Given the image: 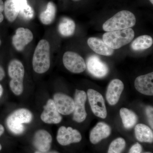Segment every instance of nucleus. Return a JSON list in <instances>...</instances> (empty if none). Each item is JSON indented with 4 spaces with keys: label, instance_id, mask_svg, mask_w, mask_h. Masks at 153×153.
<instances>
[{
    "label": "nucleus",
    "instance_id": "10",
    "mask_svg": "<svg viewBox=\"0 0 153 153\" xmlns=\"http://www.w3.org/2000/svg\"><path fill=\"white\" fill-rule=\"evenodd\" d=\"M87 68L91 74L98 78L106 76L108 72V66L106 63L95 55H91L88 58Z\"/></svg>",
    "mask_w": 153,
    "mask_h": 153
},
{
    "label": "nucleus",
    "instance_id": "22",
    "mask_svg": "<svg viewBox=\"0 0 153 153\" xmlns=\"http://www.w3.org/2000/svg\"><path fill=\"white\" fill-rule=\"evenodd\" d=\"M56 5L53 2L50 1L47 4L46 10L41 12L39 16V19L42 24L48 25L52 24L56 16Z\"/></svg>",
    "mask_w": 153,
    "mask_h": 153
},
{
    "label": "nucleus",
    "instance_id": "2",
    "mask_svg": "<svg viewBox=\"0 0 153 153\" xmlns=\"http://www.w3.org/2000/svg\"><path fill=\"white\" fill-rule=\"evenodd\" d=\"M136 22V19L134 14L130 11L124 10L107 20L102 25V28L107 32L125 30L133 27Z\"/></svg>",
    "mask_w": 153,
    "mask_h": 153
},
{
    "label": "nucleus",
    "instance_id": "13",
    "mask_svg": "<svg viewBox=\"0 0 153 153\" xmlns=\"http://www.w3.org/2000/svg\"><path fill=\"white\" fill-rule=\"evenodd\" d=\"M44 108L41 116V120L47 124L60 123L62 117L57 111L53 100H49Z\"/></svg>",
    "mask_w": 153,
    "mask_h": 153
},
{
    "label": "nucleus",
    "instance_id": "3",
    "mask_svg": "<svg viewBox=\"0 0 153 153\" xmlns=\"http://www.w3.org/2000/svg\"><path fill=\"white\" fill-rule=\"evenodd\" d=\"M8 74L11 79L10 82L11 90L16 95H21L24 91L25 70L24 65L20 60H11L8 66Z\"/></svg>",
    "mask_w": 153,
    "mask_h": 153
},
{
    "label": "nucleus",
    "instance_id": "33",
    "mask_svg": "<svg viewBox=\"0 0 153 153\" xmlns=\"http://www.w3.org/2000/svg\"><path fill=\"white\" fill-rule=\"evenodd\" d=\"M3 93V88L1 84H0V97H1Z\"/></svg>",
    "mask_w": 153,
    "mask_h": 153
},
{
    "label": "nucleus",
    "instance_id": "19",
    "mask_svg": "<svg viewBox=\"0 0 153 153\" xmlns=\"http://www.w3.org/2000/svg\"><path fill=\"white\" fill-rule=\"evenodd\" d=\"M13 1L17 11L23 19L28 21L34 18L35 12L27 0H13Z\"/></svg>",
    "mask_w": 153,
    "mask_h": 153
},
{
    "label": "nucleus",
    "instance_id": "15",
    "mask_svg": "<svg viewBox=\"0 0 153 153\" xmlns=\"http://www.w3.org/2000/svg\"><path fill=\"white\" fill-rule=\"evenodd\" d=\"M124 87L123 82L119 79H114L110 82L106 94L107 100L110 105H113L117 103Z\"/></svg>",
    "mask_w": 153,
    "mask_h": 153
},
{
    "label": "nucleus",
    "instance_id": "18",
    "mask_svg": "<svg viewBox=\"0 0 153 153\" xmlns=\"http://www.w3.org/2000/svg\"><path fill=\"white\" fill-rule=\"evenodd\" d=\"M87 43L91 49L97 54L104 56H111L114 52V49L110 47L104 41L98 38L94 37L89 38Z\"/></svg>",
    "mask_w": 153,
    "mask_h": 153
},
{
    "label": "nucleus",
    "instance_id": "29",
    "mask_svg": "<svg viewBox=\"0 0 153 153\" xmlns=\"http://www.w3.org/2000/svg\"><path fill=\"white\" fill-rule=\"evenodd\" d=\"M4 10V3L2 0H0V23L4 20V17L2 12Z\"/></svg>",
    "mask_w": 153,
    "mask_h": 153
},
{
    "label": "nucleus",
    "instance_id": "21",
    "mask_svg": "<svg viewBox=\"0 0 153 153\" xmlns=\"http://www.w3.org/2000/svg\"><path fill=\"white\" fill-rule=\"evenodd\" d=\"M76 25L72 19L64 17L61 19L58 25V31L64 37L72 36L75 32Z\"/></svg>",
    "mask_w": 153,
    "mask_h": 153
},
{
    "label": "nucleus",
    "instance_id": "37",
    "mask_svg": "<svg viewBox=\"0 0 153 153\" xmlns=\"http://www.w3.org/2000/svg\"><path fill=\"white\" fill-rule=\"evenodd\" d=\"M1 41L0 40V45H1Z\"/></svg>",
    "mask_w": 153,
    "mask_h": 153
},
{
    "label": "nucleus",
    "instance_id": "23",
    "mask_svg": "<svg viewBox=\"0 0 153 153\" xmlns=\"http://www.w3.org/2000/svg\"><path fill=\"white\" fill-rule=\"evenodd\" d=\"M153 43V38L148 35L140 36L136 38L131 44V47L134 51H140L149 49Z\"/></svg>",
    "mask_w": 153,
    "mask_h": 153
},
{
    "label": "nucleus",
    "instance_id": "4",
    "mask_svg": "<svg viewBox=\"0 0 153 153\" xmlns=\"http://www.w3.org/2000/svg\"><path fill=\"white\" fill-rule=\"evenodd\" d=\"M134 37L131 28L107 32L102 36L103 41L113 49H120L130 43Z\"/></svg>",
    "mask_w": 153,
    "mask_h": 153
},
{
    "label": "nucleus",
    "instance_id": "31",
    "mask_svg": "<svg viewBox=\"0 0 153 153\" xmlns=\"http://www.w3.org/2000/svg\"><path fill=\"white\" fill-rule=\"evenodd\" d=\"M4 127L1 125L0 124V137L2 135V134L4 133ZM2 146L0 144V151L1 150Z\"/></svg>",
    "mask_w": 153,
    "mask_h": 153
},
{
    "label": "nucleus",
    "instance_id": "16",
    "mask_svg": "<svg viewBox=\"0 0 153 153\" xmlns=\"http://www.w3.org/2000/svg\"><path fill=\"white\" fill-rule=\"evenodd\" d=\"M153 72L140 75L137 77L135 80V87L140 93L145 95H153Z\"/></svg>",
    "mask_w": 153,
    "mask_h": 153
},
{
    "label": "nucleus",
    "instance_id": "30",
    "mask_svg": "<svg viewBox=\"0 0 153 153\" xmlns=\"http://www.w3.org/2000/svg\"><path fill=\"white\" fill-rule=\"evenodd\" d=\"M5 75V71L2 67L0 66V81L2 80L3 78L4 77Z\"/></svg>",
    "mask_w": 153,
    "mask_h": 153
},
{
    "label": "nucleus",
    "instance_id": "11",
    "mask_svg": "<svg viewBox=\"0 0 153 153\" xmlns=\"http://www.w3.org/2000/svg\"><path fill=\"white\" fill-rule=\"evenodd\" d=\"M53 101L59 113L67 115L74 111V100L70 97L64 94L56 93L54 96Z\"/></svg>",
    "mask_w": 153,
    "mask_h": 153
},
{
    "label": "nucleus",
    "instance_id": "36",
    "mask_svg": "<svg viewBox=\"0 0 153 153\" xmlns=\"http://www.w3.org/2000/svg\"><path fill=\"white\" fill-rule=\"evenodd\" d=\"M74 1H79V0H74Z\"/></svg>",
    "mask_w": 153,
    "mask_h": 153
},
{
    "label": "nucleus",
    "instance_id": "8",
    "mask_svg": "<svg viewBox=\"0 0 153 153\" xmlns=\"http://www.w3.org/2000/svg\"><path fill=\"white\" fill-rule=\"evenodd\" d=\"M82 139L79 132L70 127H60L57 131V140L62 146H67L73 143H79Z\"/></svg>",
    "mask_w": 153,
    "mask_h": 153
},
{
    "label": "nucleus",
    "instance_id": "35",
    "mask_svg": "<svg viewBox=\"0 0 153 153\" xmlns=\"http://www.w3.org/2000/svg\"><path fill=\"white\" fill-rule=\"evenodd\" d=\"M152 153L149 152H145V153Z\"/></svg>",
    "mask_w": 153,
    "mask_h": 153
},
{
    "label": "nucleus",
    "instance_id": "32",
    "mask_svg": "<svg viewBox=\"0 0 153 153\" xmlns=\"http://www.w3.org/2000/svg\"><path fill=\"white\" fill-rule=\"evenodd\" d=\"M35 153H59L57 152H56V151H52V152H39V151H38V152H36Z\"/></svg>",
    "mask_w": 153,
    "mask_h": 153
},
{
    "label": "nucleus",
    "instance_id": "6",
    "mask_svg": "<svg viewBox=\"0 0 153 153\" xmlns=\"http://www.w3.org/2000/svg\"><path fill=\"white\" fill-rule=\"evenodd\" d=\"M63 62L66 69L72 73H81L86 68L83 58L77 53L71 51H67L64 53Z\"/></svg>",
    "mask_w": 153,
    "mask_h": 153
},
{
    "label": "nucleus",
    "instance_id": "26",
    "mask_svg": "<svg viewBox=\"0 0 153 153\" xmlns=\"http://www.w3.org/2000/svg\"><path fill=\"white\" fill-rule=\"evenodd\" d=\"M125 146V140L122 138H118L110 144L108 153H121Z\"/></svg>",
    "mask_w": 153,
    "mask_h": 153
},
{
    "label": "nucleus",
    "instance_id": "9",
    "mask_svg": "<svg viewBox=\"0 0 153 153\" xmlns=\"http://www.w3.org/2000/svg\"><path fill=\"white\" fill-rule=\"evenodd\" d=\"M74 108L73 120L77 123L84 121L87 117L85 109L86 94L85 91L76 89L74 99Z\"/></svg>",
    "mask_w": 153,
    "mask_h": 153
},
{
    "label": "nucleus",
    "instance_id": "7",
    "mask_svg": "<svg viewBox=\"0 0 153 153\" xmlns=\"http://www.w3.org/2000/svg\"><path fill=\"white\" fill-rule=\"evenodd\" d=\"M88 97L91 110L96 116L105 119L107 116V110L103 97L98 91L88 89Z\"/></svg>",
    "mask_w": 153,
    "mask_h": 153
},
{
    "label": "nucleus",
    "instance_id": "14",
    "mask_svg": "<svg viewBox=\"0 0 153 153\" xmlns=\"http://www.w3.org/2000/svg\"><path fill=\"white\" fill-rule=\"evenodd\" d=\"M52 140V136L49 133L45 130H39L35 134L33 143L39 152H45L50 149Z\"/></svg>",
    "mask_w": 153,
    "mask_h": 153
},
{
    "label": "nucleus",
    "instance_id": "25",
    "mask_svg": "<svg viewBox=\"0 0 153 153\" xmlns=\"http://www.w3.org/2000/svg\"><path fill=\"white\" fill-rule=\"evenodd\" d=\"M4 11L6 18L10 22H13L19 14L15 7L13 0H6L4 4Z\"/></svg>",
    "mask_w": 153,
    "mask_h": 153
},
{
    "label": "nucleus",
    "instance_id": "12",
    "mask_svg": "<svg viewBox=\"0 0 153 153\" xmlns=\"http://www.w3.org/2000/svg\"><path fill=\"white\" fill-rule=\"evenodd\" d=\"M33 39V35L31 30L27 28L20 27L16 30V34L12 38V43L17 51L21 52Z\"/></svg>",
    "mask_w": 153,
    "mask_h": 153
},
{
    "label": "nucleus",
    "instance_id": "5",
    "mask_svg": "<svg viewBox=\"0 0 153 153\" xmlns=\"http://www.w3.org/2000/svg\"><path fill=\"white\" fill-rule=\"evenodd\" d=\"M33 114L26 108H20L15 111L7 120L9 129L15 134H21L25 131L23 124L29 123L33 120Z\"/></svg>",
    "mask_w": 153,
    "mask_h": 153
},
{
    "label": "nucleus",
    "instance_id": "20",
    "mask_svg": "<svg viewBox=\"0 0 153 153\" xmlns=\"http://www.w3.org/2000/svg\"><path fill=\"white\" fill-rule=\"evenodd\" d=\"M135 134L137 140L141 142H153V131L146 125L143 124L137 125L135 128Z\"/></svg>",
    "mask_w": 153,
    "mask_h": 153
},
{
    "label": "nucleus",
    "instance_id": "34",
    "mask_svg": "<svg viewBox=\"0 0 153 153\" xmlns=\"http://www.w3.org/2000/svg\"><path fill=\"white\" fill-rule=\"evenodd\" d=\"M151 2V3H152V4H153V0H149Z\"/></svg>",
    "mask_w": 153,
    "mask_h": 153
},
{
    "label": "nucleus",
    "instance_id": "17",
    "mask_svg": "<svg viewBox=\"0 0 153 153\" xmlns=\"http://www.w3.org/2000/svg\"><path fill=\"white\" fill-rule=\"evenodd\" d=\"M111 132L109 126L103 122L98 123L90 132L89 139L91 142L96 144L108 137Z\"/></svg>",
    "mask_w": 153,
    "mask_h": 153
},
{
    "label": "nucleus",
    "instance_id": "24",
    "mask_svg": "<svg viewBox=\"0 0 153 153\" xmlns=\"http://www.w3.org/2000/svg\"><path fill=\"white\" fill-rule=\"evenodd\" d=\"M120 115L124 127L127 129L131 128L137 120L136 115L130 110L123 108L120 110Z\"/></svg>",
    "mask_w": 153,
    "mask_h": 153
},
{
    "label": "nucleus",
    "instance_id": "28",
    "mask_svg": "<svg viewBox=\"0 0 153 153\" xmlns=\"http://www.w3.org/2000/svg\"><path fill=\"white\" fill-rule=\"evenodd\" d=\"M142 150V146L138 143H137L131 147L129 153H140Z\"/></svg>",
    "mask_w": 153,
    "mask_h": 153
},
{
    "label": "nucleus",
    "instance_id": "1",
    "mask_svg": "<svg viewBox=\"0 0 153 153\" xmlns=\"http://www.w3.org/2000/svg\"><path fill=\"white\" fill-rule=\"evenodd\" d=\"M33 70L38 74H43L50 66V45L45 39L40 41L35 49L33 59Z\"/></svg>",
    "mask_w": 153,
    "mask_h": 153
},
{
    "label": "nucleus",
    "instance_id": "27",
    "mask_svg": "<svg viewBox=\"0 0 153 153\" xmlns=\"http://www.w3.org/2000/svg\"><path fill=\"white\" fill-rule=\"evenodd\" d=\"M146 113L148 118L149 123L152 128H153V108L152 106H148L146 109Z\"/></svg>",
    "mask_w": 153,
    "mask_h": 153
}]
</instances>
